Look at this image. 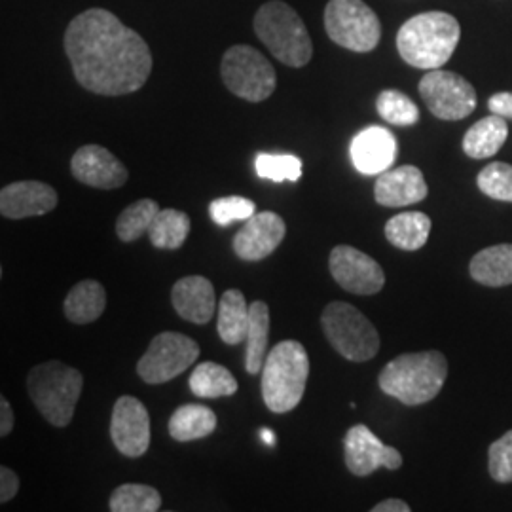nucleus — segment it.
I'll return each mask as SVG.
<instances>
[{"mask_svg": "<svg viewBox=\"0 0 512 512\" xmlns=\"http://www.w3.org/2000/svg\"><path fill=\"white\" fill-rule=\"evenodd\" d=\"M65 54L78 84L107 97L141 90L152 71L147 42L101 8L86 10L69 23Z\"/></svg>", "mask_w": 512, "mask_h": 512, "instance_id": "1", "label": "nucleus"}, {"mask_svg": "<svg viewBox=\"0 0 512 512\" xmlns=\"http://www.w3.org/2000/svg\"><path fill=\"white\" fill-rule=\"evenodd\" d=\"M461 27L446 12H423L408 19L397 35V50L416 69H440L458 48Z\"/></svg>", "mask_w": 512, "mask_h": 512, "instance_id": "2", "label": "nucleus"}, {"mask_svg": "<svg viewBox=\"0 0 512 512\" xmlns=\"http://www.w3.org/2000/svg\"><path fill=\"white\" fill-rule=\"evenodd\" d=\"M448 378V361L440 351L404 353L385 365L378 382L385 395L406 406L433 401Z\"/></svg>", "mask_w": 512, "mask_h": 512, "instance_id": "3", "label": "nucleus"}, {"mask_svg": "<svg viewBox=\"0 0 512 512\" xmlns=\"http://www.w3.org/2000/svg\"><path fill=\"white\" fill-rule=\"evenodd\" d=\"M310 378V357L296 340L279 342L262 366V399L274 414L294 410Z\"/></svg>", "mask_w": 512, "mask_h": 512, "instance_id": "4", "label": "nucleus"}, {"mask_svg": "<svg viewBox=\"0 0 512 512\" xmlns=\"http://www.w3.org/2000/svg\"><path fill=\"white\" fill-rule=\"evenodd\" d=\"M256 37L281 63L300 69L313 55L310 33L302 18L283 0H270L255 16Z\"/></svg>", "mask_w": 512, "mask_h": 512, "instance_id": "5", "label": "nucleus"}, {"mask_svg": "<svg viewBox=\"0 0 512 512\" xmlns=\"http://www.w3.org/2000/svg\"><path fill=\"white\" fill-rule=\"evenodd\" d=\"M82 387V374L61 361L37 365L27 376V389L33 403L44 420L54 427H67L73 421Z\"/></svg>", "mask_w": 512, "mask_h": 512, "instance_id": "6", "label": "nucleus"}, {"mask_svg": "<svg viewBox=\"0 0 512 512\" xmlns=\"http://www.w3.org/2000/svg\"><path fill=\"white\" fill-rule=\"evenodd\" d=\"M330 346L353 363L370 361L380 349V334L365 313L348 302H330L321 315Z\"/></svg>", "mask_w": 512, "mask_h": 512, "instance_id": "7", "label": "nucleus"}, {"mask_svg": "<svg viewBox=\"0 0 512 512\" xmlns=\"http://www.w3.org/2000/svg\"><path fill=\"white\" fill-rule=\"evenodd\" d=\"M224 86L245 101L260 103L275 92L274 65L255 48L236 44L226 50L220 63Z\"/></svg>", "mask_w": 512, "mask_h": 512, "instance_id": "8", "label": "nucleus"}, {"mask_svg": "<svg viewBox=\"0 0 512 512\" xmlns=\"http://www.w3.org/2000/svg\"><path fill=\"white\" fill-rule=\"evenodd\" d=\"M325 29L338 46L359 54L372 52L382 37L380 19L363 0H329Z\"/></svg>", "mask_w": 512, "mask_h": 512, "instance_id": "9", "label": "nucleus"}, {"mask_svg": "<svg viewBox=\"0 0 512 512\" xmlns=\"http://www.w3.org/2000/svg\"><path fill=\"white\" fill-rule=\"evenodd\" d=\"M200 357V346L181 332H162L152 338L145 355L137 363V374L145 384H165Z\"/></svg>", "mask_w": 512, "mask_h": 512, "instance_id": "10", "label": "nucleus"}, {"mask_svg": "<svg viewBox=\"0 0 512 512\" xmlns=\"http://www.w3.org/2000/svg\"><path fill=\"white\" fill-rule=\"evenodd\" d=\"M420 95L427 109L440 120H463L476 109L473 84L452 71H429L421 78Z\"/></svg>", "mask_w": 512, "mask_h": 512, "instance_id": "11", "label": "nucleus"}, {"mask_svg": "<svg viewBox=\"0 0 512 512\" xmlns=\"http://www.w3.org/2000/svg\"><path fill=\"white\" fill-rule=\"evenodd\" d=\"M329 268L334 281L348 293L368 296L384 289L382 266L372 256L351 245H338L332 249Z\"/></svg>", "mask_w": 512, "mask_h": 512, "instance_id": "12", "label": "nucleus"}, {"mask_svg": "<svg viewBox=\"0 0 512 512\" xmlns=\"http://www.w3.org/2000/svg\"><path fill=\"white\" fill-rule=\"evenodd\" d=\"M110 439L126 458L145 456L150 446V418L145 404L135 397H120L110 418Z\"/></svg>", "mask_w": 512, "mask_h": 512, "instance_id": "13", "label": "nucleus"}, {"mask_svg": "<svg viewBox=\"0 0 512 512\" xmlns=\"http://www.w3.org/2000/svg\"><path fill=\"white\" fill-rule=\"evenodd\" d=\"M346 465L353 475H372L376 469L385 467L395 471L403 465V456L397 448L385 446L366 425H353L344 439Z\"/></svg>", "mask_w": 512, "mask_h": 512, "instance_id": "14", "label": "nucleus"}, {"mask_svg": "<svg viewBox=\"0 0 512 512\" xmlns=\"http://www.w3.org/2000/svg\"><path fill=\"white\" fill-rule=\"evenodd\" d=\"M71 171L78 183L114 190L128 183V167L122 164L110 150L99 145H86L74 152Z\"/></svg>", "mask_w": 512, "mask_h": 512, "instance_id": "15", "label": "nucleus"}, {"mask_svg": "<svg viewBox=\"0 0 512 512\" xmlns=\"http://www.w3.org/2000/svg\"><path fill=\"white\" fill-rule=\"evenodd\" d=\"M287 226L274 211L255 213L251 219L245 220L236 238L234 253L247 262H258L272 255L285 239Z\"/></svg>", "mask_w": 512, "mask_h": 512, "instance_id": "16", "label": "nucleus"}, {"mask_svg": "<svg viewBox=\"0 0 512 512\" xmlns=\"http://www.w3.org/2000/svg\"><path fill=\"white\" fill-rule=\"evenodd\" d=\"M54 186L40 181H18L0 190V213L4 219L40 217L57 207Z\"/></svg>", "mask_w": 512, "mask_h": 512, "instance_id": "17", "label": "nucleus"}, {"mask_svg": "<svg viewBox=\"0 0 512 512\" xmlns=\"http://www.w3.org/2000/svg\"><path fill=\"white\" fill-rule=\"evenodd\" d=\"M351 160L363 175H380L387 171L397 156V141L389 129L370 126L351 141Z\"/></svg>", "mask_w": 512, "mask_h": 512, "instance_id": "18", "label": "nucleus"}, {"mask_svg": "<svg viewBox=\"0 0 512 512\" xmlns=\"http://www.w3.org/2000/svg\"><path fill=\"white\" fill-rule=\"evenodd\" d=\"M425 177L416 165H401L380 173L374 198L384 207H406L412 203L423 202L427 198Z\"/></svg>", "mask_w": 512, "mask_h": 512, "instance_id": "19", "label": "nucleus"}, {"mask_svg": "<svg viewBox=\"0 0 512 512\" xmlns=\"http://www.w3.org/2000/svg\"><path fill=\"white\" fill-rule=\"evenodd\" d=\"M171 302L175 311L194 325H207L217 310L215 287L203 275H186L179 279L173 285Z\"/></svg>", "mask_w": 512, "mask_h": 512, "instance_id": "20", "label": "nucleus"}, {"mask_svg": "<svg viewBox=\"0 0 512 512\" xmlns=\"http://www.w3.org/2000/svg\"><path fill=\"white\" fill-rule=\"evenodd\" d=\"M476 283L486 287H505L512 283V245H492L476 253L469 264Z\"/></svg>", "mask_w": 512, "mask_h": 512, "instance_id": "21", "label": "nucleus"}, {"mask_svg": "<svg viewBox=\"0 0 512 512\" xmlns=\"http://www.w3.org/2000/svg\"><path fill=\"white\" fill-rule=\"evenodd\" d=\"M107 308V291L99 281L86 279L76 283L63 302L65 317L76 325L97 321Z\"/></svg>", "mask_w": 512, "mask_h": 512, "instance_id": "22", "label": "nucleus"}, {"mask_svg": "<svg viewBox=\"0 0 512 512\" xmlns=\"http://www.w3.org/2000/svg\"><path fill=\"white\" fill-rule=\"evenodd\" d=\"M507 118L492 114L478 120L463 137V152L473 160H484L497 154L509 137Z\"/></svg>", "mask_w": 512, "mask_h": 512, "instance_id": "23", "label": "nucleus"}, {"mask_svg": "<svg viewBox=\"0 0 512 512\" xmlns=\"http://www.w3.org/2000/svg\"><path fill=\"white\" fill-rule=\"evenodd\" d=\"M217 414L205 404H183L169 418V435L177 442H192L213 435Z\"/></svg>", "mask_w": 512, "mask_h": 512, "instance_id": "24", "label": "nucleus"}, {"mask_svg": "<svg viewBox=\"0 0 512 512\" xmlns=\"http://www.w3.org/2000/svg\"><path fill=\"white\" fill-rule=\"evenodd\" d=\"M249 329V304L245 296L238 289H230L222 294L219 304V330L220 340L228 346H238L245 342Z\"/></svg>", "mask_w": 512, "mask_h": 512, "instance_id": "25", "label": "nucleus"}, {"mask_svg": "<svg viewBox=\"0 0 512 512\" xmlns=\"http://www.w3.org/2000/svg\"><path fill=\"white\" fill-rule=\"evenodd\" d=\"M268 336H270V308L266 302L256 300L249 306V329L245 336V370L249 374L262 372L266 361L268 349Z\"/></svg>", "mask_w": 512, "mask_h": 512, "instance_id": "26", "label": "nucleus"}, {"mask_svg": "<svg viewBox=\"0 0 512 512\" xmlns=\"http://www.w3.org/2000/svg\"><path fill=\"white\" fill-rule=\"evenodd\" d=\"M429 234L431 219L420 211L395 215L385 224V238L393 247L403 251H418L427 243Z\"/></svg>", "mask_w": 512, "mask_h": 512, "instance_id": "27", "label": "nucleus"}, {"mask_svg": "<svg viewBox=\"0 0 512 512\" xmlns=\"http://www.w3.org/2000/svg\"><path fill=\"white\" fill-rule=\"evenodd\" d=\"M190 391L200 399H220L236 395L238 382L226 366L207 361L196 366L190 376Z\"/></svg>", "mask_w": 512, "mask_h": 512, "instance_id": "28", "label": "nucleus"}, {"mask_svg": "<svg viewBox=\"0 0 512 512\" xmlns=\"http://www.w3.org/2000/svg\"><path fill=\"white\" fill-rule=\"evenodd\" d=\"M190 234V217L179 209H160L148 230V238L154 247L175 251L183 247Z\"/></svg>", "mask_w": 512, "mask_h": 512, "instance_id": "29", "label": "nucleus"}, {"mask_svg": "<svg viewBox=\"0 0 512 512\" xmlns=\"http://www.w3.org/2000/svg\"><path fill=\"white\" fill-rule=\"evenodd\" d=\"M112 512H156L162 507V495L147 484H122L109 501Z\"/></svg>", "mask_w": 512, "mask_h": 512, "instance_id": "30", "label": "nucleus"}, {"mask_svg": "<svg viewBox=\"0 0 512 512\" xmlns=\"http://www.w3.org/2000/svg\"><path fill=\"white\" fill-rule=\"evenodd\" d=\"M160 213V207L154 200H139L126 207L116 220V234L122 241H135L148 234L156 215Z\"/></svg>", "mask_w": 512, "mask_h": 512, "instance_id": "31", "label": "nucleus"}, {"mask_svg": "<svg viewBox=\"0 0 512 512\" xmlns=\"http://www.w3.org/2000/svg\"><path fill=\"white\" fill-rule=\"evenodd\" d=\"M378 114L393 126H414L420 120L418 105L399 90H384L376 101Z\"/></svg>", "mask_w": 512, "mask_h": 512, "instance_id": "32", "label": "nucleus"}, {"mask_svg": "<svg viewBox=\"0 0 512 512\" xmlns=\"http://www.w3.org/2000/svg\"><path fill=\"white\" fill-rule=\"evenodd\" d=\"M256 173L260 179L274 183L293 181L302 177V160L293 154H258L255 160Z\"/></svg>", "mask_w": 512, "mask_h": 512, "instance_id": "33", "label": "nucleus"}, {"mask_svg": "<svg viewBox=\"0 0 512 512\" xmlns=\"http://www.w3.org/2000/svg\"><path fill=\"white\" fill-rule=\"evenodd\" d=\"M476 184L480 192L497 202L512 203V165L494 162L486 165L480 173Z\"/></svg>", "mask_w": 512, "mask_h": 512, "instance_id": "34", "label": "nucleus"}, {"mask_svg": "<svg viewBox=\"0 0 512 512\" xmlns=\"http://www.w3.org/2000/svg\"><path fill=\"white\" fill-rule=\"evenodd\" d=\"M256 205L253 200L243 196H226L209 205V215L219 226H228L236 220L251 219L255 215Z\"/></svg>", "mask_w": 512, "mask_h": 512, "instance_id": "35", "label": "nucleus"}, {"mask_svg": "<svg viewBox=\"0 0 512 512\" xmlns=\"http://www.w3.org/2000/svg\"><path fill=\"white\" fill-rule=\"evenodd\" d=\"M488 467L495 482H501V484L512 482V429L490 446Z\"/></svg>", "mask_w": 512, "mask_h": 512, "instance_id": "36", "label": "nucleus"}, {"mask_svg": "<svg viewBox=\"0 0 512 512\" xmlns=\"http://www.w3.org/2000/svg\"><path fill=\"white\" fill-rule=\"evenodd\" d=\"M19 492V478L10 467H0V503L12 501Z\"/></svg>", "mask_w": 512, "mask_h": 512, "instance_id": "37", "label": "nucleus"}, {"mask_svg": "<svg viewBox=\"0 0 512 512\" xmlns=\"http://www.w3.org/2000/svg\"><path fill=\"white\" fill-rule=\"evenodd\" d=\"M492 114H499L503 118H512V93H495L488 101Z\"/></svg>", "mask_w": 512, "mask_h": 512, "instance_id": "38", "label": "nucleus"}, {"mask_svg": "<svg viewBox=\"0 0 512 512\" xmlns=\"http://www.w3.org/2000/svg\"><path fill=\"white\" fill-rule=\"evenodd\" d=\"M14 429V412L10 403L0 397V437H8Z\"/></svg>", "mask_w": 512, "mask_h": 512, "instance_id": "39", "label": "nucleus"}, {"mask_svg": "<svg viewBox=\"0 0 512 512\" xmlns=\"http://www.w3.org/2000/svg\"><path fill=\"white\" fill-rule=\"evenodd\" d=\"M372 512H410V507L403 499H385L374 505Z\"/></svg>", "mask_w": 512, "mask_h": 512, "instance_id": "40", "label": "nucleus"}, {"mask_svg": "<svg viewBox=\"0 0 512 512\" xmlns=\"http://www.w3.org/2000/svg\"><path fill=\"white\" fill-rule=\"evenodd\" d=\"M260 437H262V440L266 442V444H270V446H274L275 444V435L270 431V429H262L260 431Z\"/></svg>", "mask_w": 512, "mask_h": 512, "instance_id": "41", "label": "nucleus"}]
</instances>
